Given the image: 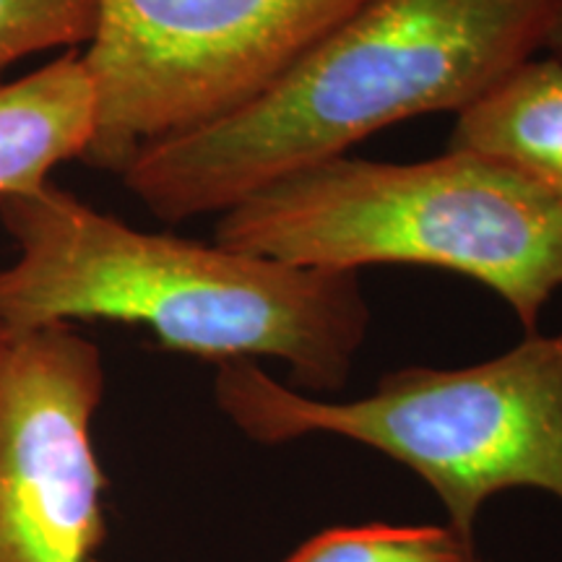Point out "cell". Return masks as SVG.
<instances>
[{"instance_id": "cell-9", "label": "cell", "mask_w": 562, "mask_h": 562, "mask_svg": "<svg viewBox=\"0 0 562 562\" xmlns=\"http://www.w3.org/2000/svg\"><path fill=\"white\" fill-rule=\"evenodd\" d=\"M476 554L448 524H368L315 533L284 562H474Z\"/></svg>"}, {"instance_id": "cell-5", "label": "cell", "mask_w": 562, "mask_h": 562, "mask_svg": "<svg viewBox=\"0 0 562 562\" xmlns=\"http://www.w3.org/2000/svg\"><path fill=\"white\" fill-rule=\"evenodd\" d=\"M364 0H97L81 50L97 97L87 165L121 175L146 146L263 94Z\"/></svg>"}, {"instance_id": "cell-10", "label": "cell", "mask_w": 562, "mask_h": 562, "mask_svg": "<svg viewBox=\"0 0 562 562\" xmlns=\"http://www.w3.org/2000/svg\"><path fill=\"white\" fill-rule=\"evenodd\" d=\"M97 30V0H0V70L50 50L87 47Z\"/></svg>"}, {"instance_id": "cell-11", "label": "cell", "mask_w": 562, "mask_h": 562, "mask_svg": "<svg viewBox=\"0 0 562 562\" xmlns=\"http://www.w3.org/2000/svg\"><path fill=\"white\" fill-rule=\"evenodd\" d=\"M542 53L554 55V58L562 60V0L558 3V11H554V19L550 24V32H547Z\"/></svg>"}, {"instance_id": "cell-6", "label": "cell", "mask_w": 562, "mask_h": 562, "mask_svg": "<svg viewBox=\"0 0 562 562\" xmlns=\"http://www.w3.org/2000/svg\"><path fill=\"white\" fill-rule=\"evenodd\" d=\"M102 351L70 326L0 344V562H94L104 476L91 422Z\"/></svg>"}, {"instance_id": "cell-3", "label": "cell", "mask_w": 562, "mask_h": 562, "mask_svg": "<svg viewBox=\"0 0 562 562\" xmlns=\"http://www.w3.org/2000/svg\"><path fill=\"white\" fill-rule=\"evenodd\" d=\"M214 243L297 269L430 266L487 286L526 334L562 290V201L497 161L328 159L224 211Z\"/></svg>"}, {"instance_id": "cell-13", "label": "cell", "mask_w": 562, "mask_h": 562, "mask_svg": "<svg viewBox=\"0 0 562 562\" xmlns=\"http://www.w3.org/2000/svg\"><path fill=\"white\" fill-rule=\"evenodd\" d=\"M474 562H490V560H484V558H482V554H480V558H476Z\"/></svg>"}, {"instance_id": "cell-4", "label": "cell", "mask_w": 562, "mask_h": 562, "mask_svg": "<svg viewBox=\"0 0 562 562\" xmlns=\"http://www.w3.org/2000/svg\"><path fill=\"white\" fill-rule=\"evenodd\" d=\"M214 402L261 446L336 435L389 456L435 492L467 542L505 490L562 503V328L467 368L391 370L349 402L307 396L252 360H232L216 370Z\"/></svg>"}, {"instance_id": "cell-1", "label": "cell", "mask_w": 562, "mask_h": 562, "mask_svg": "<svg viewBox=\"0 0 562 562\" xmlns=\"http://www.w3.org/2000/svg\"><path fill=\"white\" fill-rule=\"evenodd\" d=\"M16 258L0 271L9 336L74 321L140 326L216 364L271 357L294 391L347 385L370 328L360 273L297 269L220 243L140 232L50 180L0 199Z\"/></svg>"}, {"instance_id": "cell-2", "label": "cell", "mask_w": 562, "mask_h": 562, "mask_svg": "<svg viewBox=\"0 0 562 562\" xmlns=\"http://www.w3.org/2000/svg\"><path fill=\"white\" fill-rule=\"evenodd\" d=\"M560 0H364L263 94L121 172L165 222L224 214L389 125L467 110L544 50Z\"/></svg>"}, {"instance_id": "cell-8", "label": "cell", "mask_w": 562, "mask_h": 562, "mask_svg": "<svg viewBox=\"0 0 562 562\" xmlns=\"http://www.w3.org/2000/svg\"><path fill=\"white\" fill-rule=\"evenodd\" d=\"M448 149L508 167L562 201V60L529 58L456 115Z\"/></svg>"}, {"instance_id": "cell-12", "label": "cell", "mask_w": 562, "mask_h": 562, "mask_svg": "<svg viewBox=\"0 0 562 562\" xmlns=\"http://www.w3.org/2000/svg\"><path fill=\"white\" fill-rule=\"evenodd\" d=\"M5 336H9V334H5V331H3V323H0V344H3V339H5Z\"/></svg>"}, {"instance_id": "cell-7", "label": "cell", "mask_w": 562, "mask_h": 562, "mask_svg": "<svg viewBox=\"0 0 562 562\" xmlns=\"http://www.w3.org/2000/svg\"><path fill=\"white\" fill-rule=\"evenodd\" d=\"M97 131L94 83L81 50H68L0 87V199L47 182L87 157Z\"/></svg>"}]
</instances>
